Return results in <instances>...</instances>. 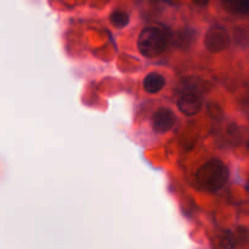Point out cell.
I'll list each match as a JSON object with an SVG mask.
<instances>
[{"mask_svg": "<svg viewBox=\"0 0 249 249\" xmlns=\"http://www.w3.org/2000/svg\"><path fill=\"white\" fill-rule=\"evenodd\" d=\"M230 43L231 39L228 31L220 26L211 27L204 36V46L214 53L226 50Z\"/></svg>", "mask_w": 249, "mask_h": 249, "instance_id": "cell-3", "label": "cell"}, {"mask_svg": "<svg viewBox=\"0 0 249 249\" xmlns=\"http://www.w3.org/2000/svg\"><path fill=\"white\" fill-rule=\"evenodd\" d=\"M229 169L220 160H211L204 163L196 174V182L207 192H218L228 182Z\"/></svg>", "mask_w": 249, "mask_h": 249, "instance_id": "cell-1", "label": "cell"}, {"mask_svg": "<svg viewBox=\"0 0 249 249\" xmlns=\"http://www.w3.org/2000/svg\"><path fill=\"white\" fill-rule=\"evenodd\" d=\"M109 21L117 28H123L129 23V15L124 11H113L109 16Z\"/></svg>", "mask_w": 249, "mask_h": 249, "instance_id": "cell-8", "label": "cell"}, {"mask_svg": "<svg viewBox=\"0 0 249 249\" xmlns=\"http://www.w3.org/2000/svg\"><path fill=\"white\" fill-rule=\"evenodd\" d=\"M169 41V34L164 28L148 26L141 31L138 38V49L142 56L155 58L165 51Z\"/></svg>", "mask_w": 249, "mask_h": 249, "instance_id": "cell-2", "label": "cell"}, {"mask_svg": "<svg viewBox=\"0 0 249 249\" xmlns=\"http://www.w3.org/2000/svg\"><path fill=\"white\" fill-rule=\"evenodd\" d=\"M165 79L160 73H148L142 82V87L148 94H157L164 88Z\"/></svg>", "mask_w": 249, "mask_h": 249, "instance_id": "cell-7", "label": "cell"}, {"mask_svg": "<svg viewBox=\"0 0 249 249\" xmlns=\"http://www.w3.org/2000/svg\"><path fill=\"white\" fill-rule=\"evenodd\" d=\"M178 108L185 116H196L202 108L201 97L194 92H186V94L181 95L180 99L178 100Z\"/></svg>", "mask_w": 249, "mask_h": 249, "instance_id": "cell-5", "label": "cell"}, {"mask_svg": "<svg viewBox=\"0 0 249 249\" xmlns=\"http://www.w3.org/2000/svg\"><path fill=\"white\" fill-rule=\"evenodd\" d=\"M175 114L172 109L160 107L153 113L152 116V128L156 133L164 134L172 130L173 126L175 125Z\"/></svg>", "mask_w": 249, "mask_h": 249, "instance_id": "cell-4", "label": "cell"}, {"mask_svg": "<svg viewBox=\"0 0 249 249\" xmlns=\"http://www.w3.org/2000/svg\"><path fill=\"white\" fill-rule=\"evenodd\" d=\"M226 12L237 16H249V0H221Z\"/></svg>", "mask_w": 249, "mask_h": 249, "instance_id": "cell-6", "label": "cell"}]
</instances>
